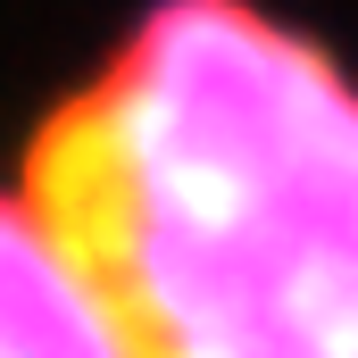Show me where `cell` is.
<instances>
[{"instance_id": "6da1fadb", "label": "cell", "mask_w": 358, "mask_h": 358, "mask_svg": "<svg viewBox=\"0 0 358 358\" xmlns=\"http://www.w3.org/2000/svg\"><path fill=\"white\" fill-rule=\"evenodd\" d=\"M17 192L117 358H358V76L267 0H150Z\"/></svg>"}, {"instance_id": "7a4b0ae2", "label": "cell", "mask_w": 358, "mask_h": 358, "mask_svg": "<svg viewBox=\"0 0 358 358\" xmlns=\"http://www.w3.org/2000/svg\"><path fill=\"white\" fill-rule=\"evenodd\" d=\"M0 358H117L100 308L17 183H0Z\"/></svg>"}]
</instances>
